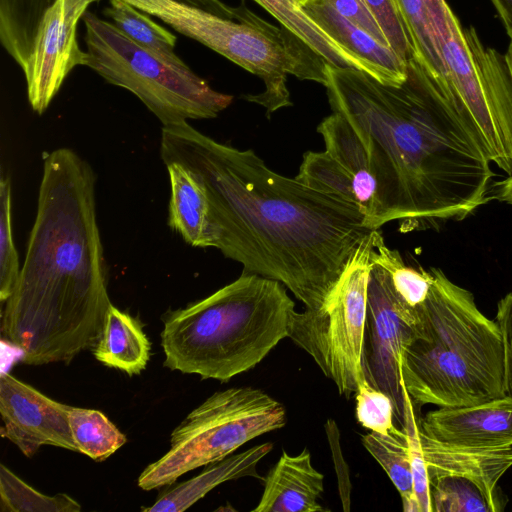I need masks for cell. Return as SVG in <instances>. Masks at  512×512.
<instances>
[{"label": "cell", "instance_id": "6da1fadb", "mask_svg": "<svg viewBox=\"0 0 512 512\" xmlns=\"http://www.w3.org/2000/svg\"><path fill=\"white\" fill-rule=\"evenodd\" d=\"M160 154L202 185L214 248L243 272L281 282L306 309L323 306L376 230L357 206L280 175L253 150L219 143L188 122L162 126Z\"/></svg>", "mask_w": 512, "mask_h": 512}, {"label": "cell", "instance_id": "7a4b0ae2", "mask_svg": "<svg viewBox=\"0 0 512 512\" xmlns=\"http://www.w3.org/2000/svg\"><path fill=\"white\" fill-rule=\"evenodd\" d=\"M332 112L359 138L376 182L373 228L460 221L490 200L495 174L449 88L414 56L400 85L325 63Z\"/></svg>", "mask_w": 512, "mask_h": 512}, {"label": "cell", "instance_id": "3957f363", "mask_svg": "<svg viewBox=\"0 0 512 512\" xmlns=\"http://www.w3.org/2000/svg\"><path fill=\"white\" fill-rule=\"evenodd\" d=\"M95 185L75 151L45 156L24 264L1 316L2 339L25 364H68L102 333L112 303Z\"/></svg>", "mask_w": 512, "mask_h": 512}, {"label": "cell", "instance_id": "277c9868", "mask_svg": "<svg viewBox=\"0 0 512 512\" xmlns=\"http://www.w3.org/2000/svg\"><path fill=\"white\" fill-rule=\"evenodd\" d=\"M416 306L417 335L400 358L401 382L414 410L423 405L461 407L504 396L503 345L496 321L473 294L438 268Z\"/></svg>", "mask_w": 512, "mask_h": 512}, {"label": "cell", "instance_id": "5b68a950", "mask_svg": "<svg viewBox=\"0 0 512 512\" xmlns=\"http://www.w3.org/2000/svg\"><path fill=\"white\" fill-rule=\"evenodd\" d=\"M295 303L279 281L242 272L208 297L163 319L164 365L227 382L288 337Z\"/></svg>", "mask_w": 512, "mask_h": 512}, {"label": "cell", "instance_id": "8992f818", "mask_svg": "<svg viewBox=\"0 0 512 512\" xmlns=\"http://www.w3.org/2000/svg\"><path fill=\"white\" fill-rule=\"evenodd\" d=\"M124 1L260 77L265 90L245 98L265 107L268 115L292 105L288 74L326 83L325 62L312 49L246 7L240 17L229 18L175 0Z\"/></svg>", "mask_w": 512, "mask_h": 512}, {"label": "cell", "instance_id": "52a82bcc", "mask_svg": "<svg viewBox=\"0 0 512 512\" xmlns=\"http://www.w3.org/2000/svg\"><path fill=\"white\" fill-rule=\"evenodd\" d=\"M432 30L447 84L490 162L512 173V79L505 56L463 28L446 0H436Z\"/></svg>", "mask_w": 512, "mask_h": 512}, {"label": "cell", "instance_id": "ba28073f", "mask_svg": "<svg viewBox=\"0 0 512 512\" xmlns=\"http://www.w3.org/2000/svg\"><path fill=\"white\" fill-rule=\"evenodd\" d=\"M87 59L108 83L137 96L162 126L216 117L233 97L218 92L190 68L177 69L92 12L83 15Z\"/></svg>", "mask_w": 512, "mask_h": 512}, {"label": "cell", "instance_id": "9c48e42d", "mask_svg": "<svg viewBox=\"0 0 512 512\" xmlns=\"http://www.w3.org/2000/svg\"><path fill=\"white\" fill-rule=\"evenodd\" d=\"M284 406L250 386L217 391L172 431L170 449L138 478L145 491L174 484L185 473L220 461L250 440L281 429Z\"/></svg>", "mask_w": 512, "mask_h": 512}, {"label": "cell", "instance_id": "30bf717a", "mask_svg": "<svg viewBox=\"0 0 512 512\" xmlns=\"http://www.w3.org/2000/svg\"><path fill=\"white\" fill-rule=\"evenodd\" d=\"M374 230L356 250L320 309L294 311L288 338L350 398L365 378L362 357Z\"/></svg>", "mask_w": 512, "mask_h": 512}, {"label": "cell", "instance_id": "8fae6325", "mask_svg": "<svg viewBox=\"0 0 512 512\" xmlns=\"http://www.w3.org/2000/svg\"><path fill=\"white\" fill-rule=\"evenodd\" d=\"M416 307L394 290L388 272L372 262L367 290L362 367L365 378L393 402L399 428L405 425L404 386L400 358L417 335Z\"/></svg>", "mask_w": 512, "mask_h": 512}, {"label": "cell", "instance_id": "7c38bea8", "mask_svg": "<svg viewBox=\"0 0 512 512\" xmlns=\"http://www.w3.org/2000/svg\"><path fill=\"white\" fill-rule=\"evenodd\" d=\"M100 0H56L38 30L23 71L31 108L46 111L69 72L86 64L87 51L77 42L76 27L88 6Z\"/></svg>", "mask_w": 512, "mask_h": 512}, {"label": "cell", "instance_id": "4fadbf2b", "mask_svg": "<svg viewBox=\"0 0 512 512\" xmlns=\"http://www.w3.org/2000/svg\"><path fill=\"white\" fill-rule=\"evenodd\" d=\"M70 408L10 373H1V435L26 457H33L44 445L78 452L68 420Z\"/></svg>", "mask_w": 512, "mask_h": 512}, {"label": "cell", "instance_id": "5bb4252c", "mask_svg": "<svg viewBox=\"0 0 512 512\" xmlns=\"http://www.w3.org/2000/svg\"><path fill=\"white\" fill-rule=\"evenodd\" d=\"M419 431L445 443L478 448L512 447V398L479 404L439 407L418 421Z\"/></svg>", "mask_w": 512, "mask_h": 512}, {"label": "cell", "instance_id": "9a60e30c", "mask_svg": "<svg viewBox=\"0 0 512 512\" xmlns=\"http://www.w3.org/2000/svg\"><path fill=\"white\" fill-rule=\"evenodd\" d=\"M429 483L456 476L473 482L483 494L491 512L501 511L498 482L512 466V447L488 449L445 443L419 431Z\"/></svg>", "mask_w": 512, "mask_h": 512}, {"label": "cell", "instance_id": "2e32d148", "mask_svg": "<svg viewBox=\"0 0 512 512\" xmlns=\"http://www.w3.org/2000/svg\"><path fill=\"white\" fill-rule=\"evenodd\" d=\"M264 480V491L254 512H323L319 499L324 475L316 470L307 447L297 455L286 451Z\"/></svg>", "mask_w": 512, "mask_h": 512}, {"label": "cell", "instance_id": "e0dca14e", "mask_svg": "<svg viewBox=\"0 0 512 512\" xmlns=\"http://www.w3.org/2000/svg\"><path fill=\"white\" fill-rule=\"evenodd\" d=\"M272 448L273 444L266 442L206 465L200 474L164 491L153 505L142 511L182 512L223 482L246 476L262 478L256 466Z\"/></svg>", "mask_w": 512, "mask_h": 512}, {"label": "cell", "instance_id": "ac0fdd59", "mask_svg": "<svg viewBox=\"0 0 512 512\" xmlns=\"http://www.w3.org/2000/svg\"><path fill=\"white\" fill-rule=\"evenodd\" d=\"M270 13L283 28L294 34L325 63L335 67L363 71L384 84L388 77L373 65L336 42L305 10L299 0H254Z\"/></svg>", "mask_w": 512, "mask_h": 512}, {"label": "cell", "instance_id": "d6986e66", "mask_svg": "<svg viewBox=\"0 0 512 512\" xmlns=\"http://www.w3.org/2000/svg\"><path fill=\"white\" fill-rule=\"evenodd\" d=\"M164 164L171 187L168 225L193 247H214L209 204L202 185L183 165Z\"/></svg>", "mask_w": 512, "mask_h": 512}, {"label": "cell", "instance_id": "ffe728a7", "mask_svg": "<svg viewBox=\"0 0 512 512\" xmlns=\"http://www.w3.org/2000/svg\"><path fill=\"white\" fill-rule=\"evenodd\" d=\"M309 15L341 46L382 71L392 85L406 79V66L395 52L340 15L325 0L304 6Z\"/></svg>", "mask_w": 512, "mask_h": 512}, {"label": "cell", "instance_id": "44dd1931", "mask_svg": "<svg viewBox=\"0 0 512 512\" xmlns=\"http://www.w3.org/2000/svg\"><path fill=\"white\" fill-rule=\"evenodd\" d=\"M92 351L103 365L132 376L146 368L151 344L139 320L111 305Z\"/></svg>", "mask_w": 512, "mask_h": 512}, {"label": "cell", "instance_id": "7402d4cb", "mask_svg": "<svg viewBox=\"0 0 512 512\" xmlns=\"http://www.w3.org/2000/svg\"><path fill=\"white\" fill-rule=\"evenodd\" d=\"M295 178L314 190L357 206L365 217L367 227L374 229L375 195L325 150L306 152Z\"/></svg>", "mask_w": 512, "mask_h": 512}, {"label": "cell", "instance_id": "603a6c76", "mask_svg": "<svg viewBox=\"0 0 512 512\" xmlns=\"http://www.w3.org/2000/svg\"><path fill=\"white\" fill-rule=\"evenodd\" d=\"M56 0H0V41L25 70L46 13Z\"/></svg>", "mask_w": 512, "mask_h": 512}, {"label": "cell", "instance_id": "cb8c5ba5", "mask_svg": "<svg viewBox=\"0 0 512 512\" xmlns=\"http://www.w3.org/2000/svg\"><path fill=\"white\" fill-rule=\"evenodd\" d=\"M128 38L177 69L189 67L174 52L176 36L124 0H109L103 11Z\"/></svg>", "mask_w": 512, "mask_h": 512}, {"label": "cell", "instance_id": "d4e9b609", "mask_svg": "<svg viewBox=\"0 0 512 512\" xmlns=\"http://www.w3.org/2000/svg\"><path fill=\"white\" fill-rule=\"evenodd\" d=\"M366 450L377 460L398 490L405 512H420L413 488L407 434L397 428L389 434L370 432L363 436Z\"/></svg>", "mask_w": 512, "mask_h": 512}, {"label": "cell", "instance_id": "484cf974", "mask_svg": "<svg viewBox=\"0 0 512 512\" xmlns=\"http://www.w3.org/2000/svg\"><path fill=\"white\" fill-rule=\"evenodd\" d=\"M69 425L78 452L104 461L121 448L126 436L99 410L71 407Z\"/></svg>", "mask_w": 512, "mask_h": 512}, {"label": "cell", "instance_id": "4316f807", "mask_svg": "<svg viewBox=\"0 0 512 512\" xmlns=\"http://www.w3.org/2000/svg\"><path fill=\"white\" fill-rule=\"evenodd\" d=\"M394 1L407 30L415 57L430 73L448 87L446 68L431 24L432 11L436 0Z\"/></svg>", "mask_w": 512, "mask_h": 512}, {"label": "cell", "instance_id": "83f0119b", "mask_svg": "<svg viewBox=\"0 0 512 512\" xmlns=\"http://www.w3.org/2000/svg\"><path fill=\"white\" fill-rule=\"evenodd\" d=\"M0 506L3 512H79L81 505L65 493L45 495L0 464Z\"/></svg>", "mask_w": 512, "mask_h": 512}, {"label": "cell", "instance_id": "f1b7e54d", "mask_svg": "<svg viewBox=\"0 0 512 512\" xmlns=\"http://www.w3.org/2000/svg\"><path fill=\"white\" fill-rule=\"evenodd\" d=\"M372 262L388 272L394 290L407 304L416 307L424 302L432 282L430 270L407 266L400 253L385 244L379 229L375 234Z\"/></svg>", "mask_w": 512, "mask_h": 512}, {"label": "cell", "instance_id": "f546056e", "mask_svg": "<svg viewBox=\"0 0 512 512\" xmlns=\"http://www.w3.org/2000/svg\"><path fill=\"white\" fill-rule=\"evenodd\" d=\"M11 180L2 175L0 181V301L10 297L19 277L18 253L12 233Z\"/></svg>", "mask_w": 512, "mask_h": 512}, {"label": "cell", "instance_id": "4dcf8cb0", "mask_svg": "<svg viewBox=\"0 0 512 512\" xmlns=\"http://www.w3.org/2000/svg\"><path fill=\"white\" fill-rule=\"evenodd\" d=\"M432 512H491L478 487L468 479L447 476L430 484Z\"/></svg>", "mask_w": 512, "mask_h": 512}, {"label": "cell", "instance_id": "1f68e13d", "mask_svg": "<svg viewBox=\"0 0 512 512\" xmlns=\"http://www.w3.org/2000/svg\"><path fill=\"white\" fill-rule=\"evenodd\" d=\"M355 397L356 418L363 427L380 434H389L399 428L393 423L395 410L392 399L374 388L366 378L360 381Z\"/></svg>", "mask_w": 512, "mask_h": 512}, {"label": "cell", "instance_id": "d6a6232c", "mask_svg": "<svg viewBox=\"0 0 512 512\" xmlns=\"http://www.w3.org/2000/svg\"><path fill=\"white\" fill-rule=\"evenodd\" d=\"M404 398L405 425L403 430L407 434L413 475L414 494L417 499L420 512H432L430 483L428 478L427 465L420 443L418 423L411 398L405 387Z\"/></svg>", "mask_w": 512, "mask_h": 512}, {"label": "cell", "instance_id": "836d02e7", "mask_svg": "<svg viewBox=\"0 0 512 512\" xmlns=\"http://www.w3.org/2000/svg\"><path fill=\"white\" fill-rule=\"evenodd\" d=\"M390 48L404 62L415 56L410 38L394 0H366Z\"/></svg>", "mask_w": 512, "mask_h": 512}, {"label": "cell", "instance_id": "e575fe53", "mask_svg": "<svg viewBox=\"0 0 512 512\" xmlns=\"http://www.w3.org/2000/svg\"><path fill=\"white\" fill-rule=\"evenodd\" d=\"M349 22L364 30L385 46L389 43L366 0H325Z\"/></svg>", "mask_w": 512, "mask_h": 512}, {"label": "cell", "instance_id": "d590c367", "mask_svg": "<svg viewBox=\"0 0 512 512\" xmlns=\"http://www.w3.org/2000/svg\"><path fill=\"white\" fill-rule=\"evenodd\" d=\"M495 321L503 345V393L512 398V292L498 302Z\"/></svg>", "mask_w": 512, "mask_h": 512}, {"label": "cell", "instance_id": "8d00e7d4", "mask_svg": "<svg viewBox=\"0 0 512 512\" xmlns=\"http://www.w3.org/2000/svg\"><path fill=\"white\" fill-rule=\"evenodd\" d=\"M181 3H185L190 6H194L200 9H204L213 14L229 17V18H238L241 16L245 6L240 7H230L224 4L220 0H175Z\"/></svg>", "mask_w": 512, "mask_h": 512}, {"label": "cell", "instance_id": "74e56055", "mask_svg": "<svg viewBox=\"0 0 512 512\" xmlns=\"http://www.w3.org/2000/svg\"><path fill=\"white\" fill-rule=\"evenodd\" d=\"M512 43V0H490Z\"/></svg>", "mask_w": 512, "mask_h": 512}, {"label": "cell", "instance_id": "f35d334b", "mask_svg": "<svg viewBox=\"0 0 512 512\" xmlns=\"http://www.w3.org/2000/svg\"><path fill=\"white\" fill-rule=\"evenodd\" d=\"M505 59L512 79V43L509 45L508 51L505 55Z\"/></svg>", "mask_w": 512, "mask_h": 512}, {"label": "cell", "instance_id": "ab89813d", "mask_svg": "<svg viewBox=\"0 0 512 512\" xmlns=\"http://www.w3.org/2000/svg\"><path fill=\"white\" fill-rule=\"evenodd\" d=\"M313 1H317V0H299V2L301 3V5L304 7L306 4L310 3V2H313Z\"/></svg>", "mask_w": 512, "mask_h": 512}]
</instances>
